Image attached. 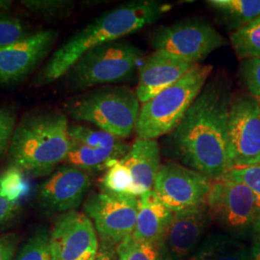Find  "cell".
Segmentation results:
<instances>
[{"instance_id": "14", "label": "cell", "mask_w": 260, "mask_h": 260, "mask_svg": "<svg viewBox=\"0 0 260 260\" xmlns=\"http://www.w3.org/2000/svg\"><path fill=\"white\" fill-rule=\"evenodd\" d=\"M57 38L54 29H44L0 49V83L13 85L24 80L50 53Z\"/></svg>"}, {"instance_id": "31", "label": "cell", "mask_w": 260, "mask_h": 260, "mask_svg": "<svg viewBox=\"0 0 260 260\" xmlns=\"http://www.w3.org/2000/svg\"><path fill=\"white\" fill-rule=\"evenodd\" d=\"M17 123V112L14 107L0 106V158L9 149Z\"/></svg>"}, {"instance_id": "12", "label": "cell", "mask_w": 260, "mask_h": 260, "mask_svg": "<svg viewBox=\"0 0 260 260\" xmlns=\"http://www.w3.org/2000/svg\"><path fill=\"white\" fill-rule=\"evenodd\" d=\"M52 260H93L100 251L92 220L76 210L62 213L50 231Z\"/></svg>"}, {"instance_id": "2", "label": "cell", "mask_w": 260, "mask_h": 260, "mask_svg": "<svg viewBox=\"0 0 260 260\" xmlns=\"http://www.w3.org/2000/svg\"><path fill=\"white\" fill-rule=\"evenodd\" d=\"M171 8L169 3L157 0H135L104 12L56 49L34 78V86L40 88L55 82L89 49L152 24Z\"/></svg>"}, {"instance_id": "13", "label": "cell", "mask_w": 260, "mask_h": 260, "mask_svg": "<svg viewBox=\"0 0 260 260\" xmlns=\"http://www.w3.org/2000/svg\"><path fill=\"white\" fill-rule=\"evenodd\" d=\"M210 214L205 204L174 212L161 241L162 260H188L209 233Z\"/></svg>"}, {"instance_id": "34", "label": "cell", "mask_w": 260, "mask_h": 260, "mask_svg": "<svg viewBox=\"0 0 260 260\" xmlns=\"http://www.w3.org/2000/svg\"><path fill=\"white\" fill-rule=\"evenodd\" d=\"M19 204H14L0 196V230L8 226L19 215Z\"/></svg>"}, {"instance_id": "1", "label": "cell", "mask_w": 260, "mask_h": 260, "mask_svg": "<svg viewBox=\"0 0 260 260\" xmlns=\"http://www.w3.org/2000/svg\"><path fill=\"white\" fill-rule=\"evenodd\" d=\"M233 98L217 79L206 83L177 127L170 133L171 149L183 164L210 179L229 171L228 122Z\"/></svg>"}, {"instance_id": "20", "label": "cell", "mask_w": 260, "mask_h": 260, "mask_svg": "<svg viewBox=\"0 0 260 260\" xmlns=\"http://www.w3.org/2000/svg\"><path fill=\"white\" fill-rule=\"evenodd\" d=\"M129 149V145L115 149H94L71 140V148L64 163L89 173L103 171L121 160Z\"/></svg>"}, {"instance_id": "5", "label": "cell", "mask_w": 260, "mask_h": 260, "mask_svg": "<svg viewBox=\"0 0 260 260\" xmlns=\"http://www.w3.org/2000/svg\"><path fill=\"white\" fill-rule=\"evenodd\" d=\"M140 102L128 87L102 86L83 93L66 105L68 115L77 121L89 122L99 129L121 139L135 130Z\"/></svg>"}, {"instance_id": "16", "label": "cell", "mask_w": 260, "mask_h": 260, "mask_svg": "<svg viewBox=\"0 0 260 260\" xmlns=\"http://www.w3.org/2000/svg\"><path fill=\"white\" fill-rule=\"evenodd\" d=\"M198 63L163 50H155L143 60L138 70L139 81L135 90L140 103H147L176 83Z\"/></svg>"}, {"instance_id": "36", "label": "cell", "mask_w": 260, "mask_h": 260, "mask_svg": "<svg viewBox=\"0 0 260 260\" xmlns=\"http://www.w3.org/2000/svg\"><path fill=\"white\" fill-rule=\"evenodd\" d=\"M93 260H118L117 256V250L101 247L99 253Z\"/></svg>"}, {"instance_id": "24", "label": "cell", "mask_w": 260, "mask_h": 260, "mask_svg": "<svg viewBox=\"0 0 260 260\" xmlns=\"http://www.w3.org/2000/svg\"><path fill=\"white\" fill-rule=\"evenodd\" d=\"M20 4L31 14L45 19L68 18L75 6V1L71 0H22Z\"/></svg>"}, {"instance_id": "33", "label": "cell", "mask_w": 260, "mask_h": 260, "mask_svg": "<svg viewBox=\"0 0 260 260\" xmlns=\"http://www.w3.org/2000/svg\"><path fill=\"white\" fill-rule=\"evenodd\" d=\"M19 241V236L15 233L0 234V260H14Z\"/></svg>"}, {"instance_id": "4", "label": "cell", "mask_w": 260, "mask_h": 260, "mask_svg": "<svg viewBox=\"0 0 260 260\" xmlns=\"http://www.w3.org/2000/svg\"><path fill=\"white\" fill-rule=\"evenodd\" d=\"M213 67L198 64L177 82L143 103L135 131L138 139L155 140L170 134L203 91Z\"/></svg>"}, {"instance_id": "6", "label": "cell", "mask_w": 260, "mask_h": 260, "mask_svg": "<svg viewBox=\"0 0 260 260\" xmlns=\"http://www.w3.org/2000/svg\"><path fill=\"white\" fill-rule=\"evenodd\" d=\"M143 56L144 51L129 42L105 43L86 51L63 77L76 91L127 82L139 70Z\"/></svg>"}, {"instance_id": "9", "label": "cell", "mask_w": 260, "mask_h": 260, "mask_svg": "<svg viewBox=\"0 0 260 260\" xmlns=\"http://www.w3.org/2000/svg\"><path fill=\"white\" fill-rule=\"evenodd\" d=\"M149 43L163 50L198 63L226 45L223 35L204 19H187L152 32Z\"/></svg>"}, {"instance_id": "32", "label": "cell", "mask_w": 260, "mask_h": 260, "mask_svg": "<svg viewBox=\"0 0 260 260\" xmlns=\"http://www.w3.org/2000/svg\"><path fill=\"white\" fill-rule=\"evenodd\" d=\"M242 80L250 94L260 101V58H246L240 68Z\"/></svg>"}, {"instance_id": "21", "label": "cell", "mask_w": 260, "mask_h": 260, "mask_svg": "<svg viewBox=\"0 0 260 260\" xmlns=\"http://www.w3.org/2000/svg\"><path fill=\"white\" fill-rule=\"evenodd\" d=\"M206 3L233 32L260 18V0H210Z\"/></svg>"}, {"instance_id": "23", "label": "cell", "mask_w": 260, "mask_h": 260, "mask_svg": "<svg viewBox=\"0 0 260 260\" xmlns=\"http://www.w3.org/2000/svg\"><path fill=\"white\" fill-rule=\"evenodd\" d=\"M231 43L239 57L260 58V18L233 32Z\"/></svg>"}, {"instance_id": "37", "label": "cell", "mask_w": 260, "mask_h": 260, "mask_svg": "<svg viewBox=\"0 0 260 260\" xmlns=\"http://www.w3.org/2000/svg\"><path fill=\"white\" fill-rule=\"evenodd\" d=\"M13 6V1L11 0H0V13H8Z\"/></svg>"}, {"instance_id": "26", "label": "cell", "mask_w": 260, "mask_h": 260, "mask_svg": "<svg viewBox=\"0 0 260 260\" xmlns=\"http://www.w3.org/2000/svg\"><path fill=\"white\" fill-rule=\"evenodd\" d=\"M14 260H52L50 248V231L39 229L28 237Z\"/></svg>"}, {"instance_id": "19", "label": "cell", "mask_w": 260, "mask_h": 260, "mask_svg": "<svg viewBox=\"0 0 260 260\" xmlns=\"http://www.w3.org/2000/svg\"><path fill=\"white\" fill-rule=\"evenodd\" d=\"M249 253L250 247L244 240L217 231L205 236L188 260H248Z\"/></svg>"}, {"instance_id": "22", "label": "cell", "mask_w": 260, "mask_h": 260, "mask_svg": "<svg viewBox=\"0 0 260 260\" xmlns=\"http://www.w3.org/2000/svg\"><path fill=\"white\" fill-rule=\"evenodd\" d=\"M69 135L70 139L94 149H115L127 146L123 140L111 133L81 124L70 125Z\"/></svg>"}, {"instance_id": "29", "label": "cell", "mask_w": 260, "mask_h": 260, "mask_svg": "<svg viewBox=\"0 0 260 260\" xmlns=\"http://www.w3.org/2000/svg\"><path fill=\"white\" fill-rule=\"evenodd\" d=\"M25 22L9 13H0V49L28 35Z\"/></svg>"}, {"instance_id": "27", "label": "cell", "mask_w": 260, "mask_h": 260, "mask_svg": "<svg viewBox=\"0 0 260 260\" xmlns=\"http://www.w3.org/2000/svg\"><path fill=\"white\" fill-rule=\"evenodd\" d=\"M118 260H162L157 244L127 237L117 247Z\"/></svg>"}, {"instance_id": "18", "label": "cell", "mask_w": 260, "mask_h": 260, "mask_svg": "<svg viewBox=\"0 0 260 260\" xmlns=\"http://www.w3.org/2000/svg\"><path fill=\"white\" fill-rule=\"evenodd\" d=\"M173 215L174 212L161 203L153 190L141 196L132 237L139 241L158 245L167 231Z\"/></svg>"}, {"instance_id": "30", "label": "cell", "mask_w": 260, "mask_h": 260, "mask_svg": "<svg viewBox=\"0 0 260 260\" xmlns=\"http://www.w3.org/2000/svg\"><path fill=\"white\" fill-rule=\"evenodd\" d=\"M223 177L247 186L254 196L255 202L260 208V162L251 166L232 169Z\"/></svg>"}, {"instance_id": "8", "label": "cell", "mask_w": 260, "mask_h": 260, "mask_svg": "<svg viewBox=\"0 0 260 260\" xmlns=\"http://www.w3.org/2000/svg\"><path fill=\"white\" fill-rule=\"evenodd\" d=\"M139 198L102 190L84 202V212L92 220L104 248L116 249L134 232Z\"/></svg>"}, {"instance_id": "7", "label": "cell", "mask_w": 260, "mask_h": 260, "mask_svg": "<svg viewBox=\"0 0 260 260\" xmlns=\"http://www.w3.org/2000/svg\"><path fill=\"white\" fill-rule=\"evenodd\" d=\"M205 205L211 222L235 238L244 240L260 223V208L254 196L247 186L233 179H212Z\"/></svg>"}, {"instance_id": "35", "label": "cell", "mask_w": 260, "mask_h": 260, "mask_svg": "<svg viewBox=\"0 0 260 260\" xmlns=\"http://www.w3.org/2000/svg\"><path fill=\"white\" fill-rule=\"evenodd\" d=\"M248 260H260V223L253 233V241L250 247Z\"/></svg>"}, {"instance_id": "11", "label": "cell", "mask_w": 260, "mask_h": 260, "mask_svg": "<svg viewBox=\"0 0 260 260\" xmlns=\"http://www.w3.org/2000/svg\"><path fill=\"white\" fill-rule=\"evenodd\" d=\"M212 179L190 168L169 162L158 172L153 191L171 211L177 212L205 204Z\"/></svg>"}, {"instance_id": "25", "label": "cell", "mask_w": 260, "mask_h": 260, "mask_svg": "<svg viewBox=\"0 0 260 260\" xmlns=\"http://www.w3.org/2000/svg\"><path fill=\"white\" fill-rule=\"evenodd\" d=\"M29 183L25 174L16 167L9 166L0 174V196L14 204L27 195Z\"/></svg>"}, {"instance_id": "15", "label": "cell", "mask_w": 260, "mask_h": 260, "mask_svg": "<svg viewBox=\"0 0 260 260\" xmlns=\"http://www.w3.org/2000/svg\"><path fill=\"white\" fill-rule=\"evenodd\" d=\"M91 184L89 172L66 164L56 169L40 185L38 203L47 212L74 211L83 203Z\"/></svg>"}, {"instance_id": "28", "label": "cell", "mask_w": 260, "mask_h": 260, "mask_svg": "<svg viewBox=\"0 0 260 260\" xmlns=\"http://www.w3.org/2000/svg\"><path fill=\"white\" fill-rule=\"evenodd\" d=\"M103 189L114 194L132 196L133 179L128 168L121 160L106 170L103 177Z\"/></svg>"}, {"instance_id": "10", "label": "cell", "mask_w": 260, "mask_h": 260, "mask_svg": "<svg viewBox=\"0 0 260 260\" xmlns=\"http://www.w3.org/2000/svg\"><path fill=\"white\" fill-rule=\"evenodd\" d=\"M230 171L260 162V101L251 94L232 100L228 122Z\"/></svg>"}, {"instance_id": "3", "label": "cell", "mask_w": 260, "mask_h": 260, "mask_svg": "<svg viewBox=\"0 0 260 260\" xmlns=\"http://www.w3.org/2000/svg\"><path fill=\"white\" fill-rule=\"evenodd\" d=\"M66 114L30 112L17 123L8 149L10 166L31 177L50 176L65 162L71 148Z\"/></svg>"}, {"instance_id": "17", "label": "cell", "mask_w": 260, "mask_h": 260, "mask_svg": "<svg viewBox=\"0 0 260 260\" xmlns=\"http://www.w3.org/2000/svg\"><path fill=\"white\" fill-rule=\"evenodd\" d=\"M121 162L128 168L133 179L132 196L140 198L152 191L161 168L160 148L156 140H136Z\"/></svg>"}]
</instances>
